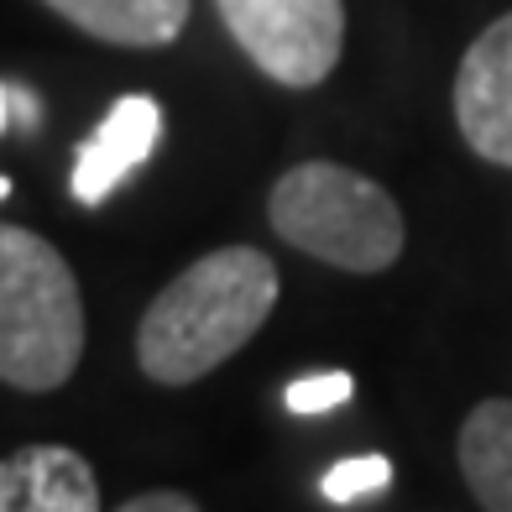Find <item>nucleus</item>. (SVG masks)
Returning <instances> with one entry per match:
<instances>
[{"label": "nucleus", "mask_w": 512, "mask_h": 512, "mask_svg": "<svg viewBox=\"0 0 512 512\" xmlns=\"http://www.w3.org/2000/svg\"><path fill=\"white\" fill-rule=\"evenodd\" d=\"M356 398V377L351 371H319V377H298L288 382L283 403L288 413H330V408H345Z\"/></svg>", "instance_id": "11"}, {"label": "nucleus", "mask_w": 512, "mask_h": 512, "mask_svg": "<svg viewBox=\"0 0 512 512\" xmlns=\"http://www.w3.org/2000/svg\"><path fill=\"white\" fill-rule=\"evenodd\" d=\"M387 486H392V460L387 455H356V460L330 465L324 481H319V492H324V502L345 507V502L377 497V492H387Z\"/></svg>", "instance_id": "10"}, {"label": "nucleus", "mask_w": 512, "mask_h": 512, "mask_svg": "<svg viewBox=\"0 0 512 512\" xmlns=\"http://www.w3.org/2000/svg\"><path fill=\"white\" fill-rule=\"evenodd\" d=\"M241 53L272 84L314 89L345 53V0H215Z\"/></svg>", "instance_id": "4"}, {"label": "nucleus", "mask_w": 512, "mask_h": 512, "mask_svg": "<svg viewBox=\"0 0 512 512\" xmlns=\"http://www.w3.org/2000/svg\"><path fill=\"white\" fill-rule=\"evenodd\" d=\"M121 512H199V502L189 497V492H136V497H126V507Z\"/></svg>", "instance_id": "12"}, {"label": "nucleus", "mask_w": 512, "mask_h": 512, "mask_svg": "<svg viewBox=\"0 0 512 512\" xmlns=\"http://www.w3.org/2000/svg\"><path fill=\"white\" fill-rule=\"evenodd\" d=\"M455 460L476 507L512 512V398H486L465 413Z\"/></svg>", "instance_id": "9"}, {"label": "nucleus", "mask_w": 512, "mask_h": 512, "mask_svg": "<svg viewBox=\"0 0 512 512\" xmlns=\"http://www.w3.org/2000/svg\"><path fill=\"white\" fill-rule=\"evenodd\" d=\"M460 142L492 168H512V11L481 27L455 68Z\"/></svg>", "instance_id": "5"}, {"label": "nucleus", "mask_w": 512, "mask_h": 512, "mask_svg": "<svg viewBox=\"0 0 512 512\" xmlns=\"http://www.w3.org/2000/svg\"><path fill=\"white\" fill-rule=\"evenodd\" d=\"M6 126H11V84L0 79V131H6Z\"/></svg>", "instance_id": "14"}, {"label": "nucleus", "mask_w": 512, "mask_h": 512, "mask_svg": "<svg viewBox=\"0 0 512 512\" xmlns=\"http://www.w3.org/2000/svg\"><path fill=\"white\" fill-rule=\"evenodd\" d=\"M0 512H100V476L68 445H21L0 460Z\"/></svg>", "instance_id": "7"}, {"label": "nucleus", "mask_w": 512, "mask_h": 512, "mask_svg": "<svg viewBox=\"0 0 512 512\" xmlns=\"http://www.w3.org/2000/svg\"><path fill=\"white\" fill-rule=\"evenodd\" d=\"M277 309V262L262 246H220L189 262L136 324V366L162 387L204 382Z\"/></svg>", "instance_id": "1"}, {"label": "nucleus", "mask_w": 512, "mask_h": 512, "mask_svg": "<svg viewBox=\"0 0 512 512\" xmlns=\"http://www.w3.org/2000/svg\"><path fill=\"white\" fill-rule=\"evenodd\" d=\"M157 142H162V105L152 95H121L95 126V136L74 152V178H68L74 199L89 209L105 204L157 152Z\"/></svg>", "instance_id": "6"}, {"label": "nucleus", "mask_w": 512, "mask_h": 512, "mask_svg": "<svg viewBox=\"0 0 512 512\" xmlns=\"http://www.w3.org/2000/svg\"><path fill=\"white\" fill-rule=\"evenodd\" d=\"M42 6L115 48H168L189 27L194 0H42Z\"/></svg>", "instance_id": "8"}, {"label": "nucleus", "mask_w": 512, "mask_h": 512, "mask_svg": "<svg viewBox=\"0 0 512 512\" xmlns=\"http://www.w3.org/2000/svg\"><path fill=\"white\" fill-rule=\"evenodd\" d=\"M84 361V293L74 267L37 230L0 225V382L58 392Z\"/></svg>", "instance_id": "2"}, {"label": "nucleus", "mask_w": 512, "mask_h": 512, "mask_svg": "<svg viewBox=\"0 0 512 512\" xmlns=\"http://www.w3.org/2000/svg\"><path fill=\"white\" fill-rule=\"evenodd\" d=\"M37 115H42V100L32 95L27 84H11V121H16L21 131H32V126H37Z\"/></svg>", "instance_id": "13"}, {"label": "nucleus", "mask_w": 512, "mask_h": 512, "mask_svg": "<svg viewBox=\"0 0 512 512\" xmlns=\"http://www.w3.org/2000/svg\"><path fill=\"white\" fill-rule=\"evenodd\" d=\"M0 199H11V178L6 173H0Z\"/></svg>", "instance_id": "15"}, {"label": "nucleus", "mask_w": 512, "mask_h": 512, "mask_svg": "<svg viewBox=\"0 0 512 512\" xmlns=\"http://www.w3.org/2000/svg\"><path fill=\"white\" fill-rule=\"evenodd\" d=\"M267 220L288 246L356 277H377L398 267L408 241L398 199L377 178L330 157L298 162V168L277 178L267 194Z\"/></svg>", "instance_id": "3"}]
</instances>
